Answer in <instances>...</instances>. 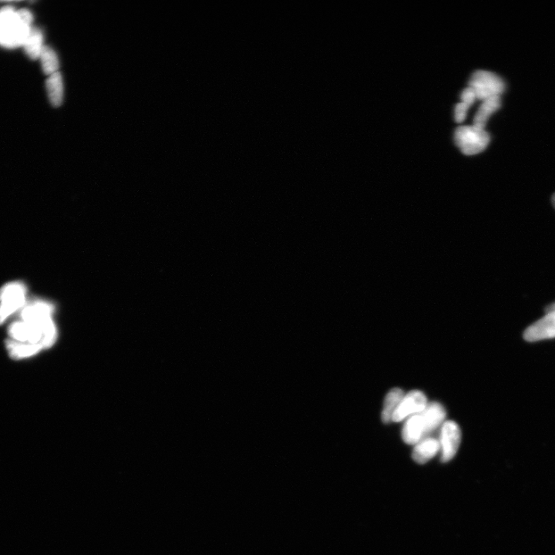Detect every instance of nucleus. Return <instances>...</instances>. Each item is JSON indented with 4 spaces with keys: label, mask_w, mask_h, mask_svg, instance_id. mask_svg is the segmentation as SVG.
Returning <instances> with one entry per match:
<instances>
[{
    "label": "nucleus",
    "mask_w": 555,
    "mask_h": 555,
    "mask_svg": "<svg viewBox=\"0 0 555 555\" xmlns=\"http://www.w3.org/2000/svg\"><path fill=\"white\" fill-rule=\"evenodd\" d=\"M427 403L425 394L419 391H410L403 397L394 414L392 421L398 422L416 415L425 410Z\"/></svg>",
    "instance_id": "nucleus-7"
},
{
    "label": "nucleus",
    "mask_w": 555,
    "mask_h": 555,
    "mask_svg": "<svg viewBox=\"0 0 555 555\" xmlns=\"http://www.w3.org/2000/svg\"><path fill=\"white\" fill-rule=\"evenodd\" d=\"M26 296V286L20 281H13L0 288V325L24 307Z\"/></svg>",
    "instance_id": "nucleus-3"
},
{
    "label": "nucleus",
    "mask_w": 555,
    "mask_h": 555,
    "mask_svg": "<svg viewBox=\"0 0 555 555\" xmlns=\"http://www.w3.org/2000/svg\"><path fill=\"white\" fill-rule=\"evenodd\" d=\"M461 99L462 102L466 103L470 106L473 105L477 100L475 91L470 87L463 90V92L461 94Z\"/></svg>",
    "instance_id": "nucleus-19"
},
{
    "label": "nucleus",
    "mask_w": 555,
    "mask_h": 555,
    "mask_svg": "<svg viewBox=\"0 0 555 555\" xmlns=\"http://www.w3.org/2000/svg\"><path fill=\"white\" fill-rule=\"evenodd\" d=\"M404 393L400 388H394L386 396L382 412V420L385 424H389L393 419L394 414L400 403L401 402Z\"/></svg>",
    "instance_id": "nucleus-16"
},
{
    "label": "nucleus",
    "mask_w": 555,
    "mask_h": 555,
    "mask_svg": "<svg viewBox=\"0 0 555 555\" xmlns=\"http://www.w3.org/2000/svg\"><path fill=\"white\" fill-rule=\"evenodd\" d=\"M440 452V444L437 439L427 437L414 445L413 459L420 465H424Z\"/></svg>",
    "instance_id": "nucleus-11"
},
{
    "label": "nucleus",
    "mask_w": 555,
    "mask_h": 555,
    "mask_svg": "<svg viewBox=\"0 0 555 555\" xmlns=\"http://www.w3.org/2000/svg\"><path fill=\"white\" fill-rule=\"evenodd\" d=\"M441 459L443 463L451 461L457 453L461 441V429L454 421L447 420L441 428L440 438Z\"/></svg>",
    "instance_id": "nucleus-6"
},
{
    "label": "nucleus",
    "mask_w": 555,
    "mask_h": 555,
    "mask_svg": "<svg viewBox=\"0 0 555 555\" xmlns=\"http://www.w3.org/2000/svg\"><path fill=\"white\" fill-rule=\"evenodd\" d=\"M25 53L32 60L39 59L44 47L43 32L37 28H32L23 44Z\"/></svg>",
    "instance_id": "nucleus-13"
},
{
    "label": "nucleus",
    "mask_w": 555,
    "mask_h": 555,
    "mask_svg": "<svg viewBox=\"0 0 555 555\" xmlns=\"http://www.w3.org/2000/svg\"><path fill=\"white\" fill-rule=\"evenodd\" d=\"M468 85L475 91L477 100L482 102L500 97L505 89L504 83L499 76L485 71H477L472 74Z\"/></svg>",
    "instance_id": "nucleus-5"
},
{
    "label": "nucleus",
    "mask_w": 555,
    "mask_h": 555,
    "mask_svg": "<svg viewBox=\"0 0 555 555\" xmlns=\"http://www.w3.org/2000/svg\"><path fill=\"white\" fill-rule=\"evenodd\" d=\"M471 106L466 103L461 102L455 106L454 118L458 123H461L465 120L468 109Z\"/></svg>",
    "instance_id": "nucleus-18"
},
{
    "label": "nucleus",
    "mask_w": 555,
    "mask_h": 555,
    "mask_svg": "<svg viewBox=\"0 0 555 555\" xmlns=\"http://www.w3.org/2000/svg\"><path fill=\"white\" fill-rule=\"evenodd\" d=\"M46 88L51 104L56 107L61 106L63 98V82L60 72L49 76L46 82Z\"/></svg>",
    "instance_id": "nucleus-14"
},
{
    "label": "nucleus",
    "mask_w": 555,
    "mask_h": 555,
    "mask_svg": "<svg viewBox=\"0 0 555 555\" xmlns=\"http://www.w3.org/2000/svg\"><path fill=\"white\" fill-rule=\"evenodd\" d=\"M54 312V305L44 300L27 303L21 310L20 320L8 328L9 339L38 346L42 350L49 349L58 336Z\"/></svg>",
    "instance_id": "nucleus-1"
},
{
    "label": "nucleus",
    "mask_w": 555,
    "mask_h": 555,
    "mask_svg": "<svg viewBox=\"0 0 555 555\" xmlns=\"http://www.w3.org/2000/svg\"><path fill=\"white\" fill-rule=\"evenodd\" d=\"M501 107V97H494L487 99L480 106L474 118V126L485 129L489 118Z\"/></svg>",
    "instance_id": "nucleus-12"
},
{
    "label": "nucleus",
    "mask_w": 555,
    "mask_h": 555,
    "mask_svg": "<svg viewBox=\"0 0 555 555\" xmlns=\"http://www.w3.org/2000/svg\"><path fill=\"white\" fill-rule=\"evenodd\" d=\"M524 338L529 343L555 339V312H546L544 317L527 327Z\"/></svg>",
    "instance_id": "nucleus-8"
},
{
    "label": "nucleus",
    "mask_w": 555,
    "mask_h": 555,
    "mask_svg": "<svg viewBox=\"0 0 555 555\" xmlns=\"http://www.w3.org/2000/svg\"><path fill=\"white\" fill-rule=\"evenodd\" d=\"M490 135L485 129L475 126H461L456 129L454 140L461 151L466 155H474L485 150Z\"/></svg>",
    "instance_id": "nucleus-4"
},
{
    "label": "nucleus",
    "mask_w": 555,
    "mask_h": 555,
    "mask_svg": "<svg viewBox=\"0 0 555 555\" xmlns=\"http://www.w3.org/2000/svg\"><path fill=\"white\" fill-rule=\"evenodd\" d=\"M420 415L424 421L426 437H427L437 429L443 426L446 413L441 403L433 402L427 403L425 410L420 413Z\"/></svg>",
    "instance_id": "nucleus-9"
},
{
    "label": "nucleus",
    "mask_w": 555,
    "mask_h": 555,
    "mask_svg": "<svg viewBox=\"0 0 555 555\" xmlns=\"http://www.w3.org/2000/svg\"><path fill=\"white\" fill-rule=\"evenodd\" d=\"M552 203L555 208V194L552 196Z\"/></svg>",
    "instance_id": "nucleus-20"
},
{
    "label": "nucleus",
    "mask_w": 555,
    "mask_h": 555,
    "mask_svg": "<svg viewBox=\"0 0 555 555\" xmlns=\"http://www.w3.org/2000/svg\"><path fill=\"white\" fill-rule=\"evenodd\" d=\"M32 15L30 11H16L7 6L0 9V45L14 48L23 46L32 29Z\"/></svg>",
    "instance_id": "nucleus-2"
},
{
    "label": "nucleus",
    "mask_w": 555,
    "mask_h": 555,
    "mask_svg": "<svg viewBox=\"0 0 555 555\" xmlns=\"http://www.w3.org/2000/svg\"><path fill=\"white\" fill-rule=\"evenodd\" d=\"M6 348L11 358L15 360L30 358L43 351L38 346L15 342L11 339H8L6 341Z\"/></svg>",
    "instance_id": "nucleus-15"
},
{
    "label": "nucleus",
    "mask_w": 555,
    "mask_h": 555,
    "mask_svg": "<svg viewBox=\"0 0 555 555\" xmlns=\"http://www.w3.org/2000/svg\"><path fill=\"white\" fill-rule=\"evenodd\" d=\"M403 440L405 444L416 445L426 437L424 421L420 413L410 417L405 420L402 430Z\"/></svg>",
    "instance_id": "nucleus-10"
},
{
    "label": "nucleus",
    "mask_w": 555,
    "mask_h": 555,
    "mask_svg": "<svg viewBox=\"0 0 555 555\" xmlns=\"http://www.w3.org/2000/svg\"><path fill=\"white\" fill-rule=\"evenodd\" d=\"M43 71L47 75L51 76L52 74L59 72V60L56 52L51 47L44 46L42 52L39 57Z\"/></svg>",
    "instance_id": "nucleus-17"
}]
</instances>
